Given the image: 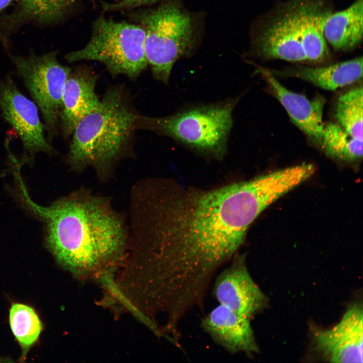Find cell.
<instances>
[{
    "mask_svg": "<svg viewBox=\"0 0 363 363\" xmlns=\"http://www.w3.org/2000/svg\"><path fill=\"white\" fill-rule=\"evenodd\" d=\"M216 277L213 292L219 304L250 320L266 306V297L251 277L246 259L236 254Z\"/></svg>",
    "mask_w": 363,
    "mask_h": 363,
    "instance_id": "cell-10",
    "label": "cell"
},
{
    "mask_svg": "<svg viewBox=\"0 0 363 363\" xmlns=\"http://www.w3.org/2000/svg\"><path fill=\"white\" fill-rule=\"evenodd\" d=\"M97 75L89 67L72 70L64 89L59 123L65 138L70 137L78 124L100 105L95 92Z\"/></svg>",
    "mask_w": 363,
    "mask_h": 363,
    "instance_id": "cell-12",
    "label": "cell"
},
{
    "mask_svg": "<svg viewBox=\"0 0 363 363\" xmlns=\"http://www.w3.org/2000/svg\"><path fill=\"white\" fill-rule=\"evenodd\" d=\"M9 321L12 331L22 349L24 360L30 347L38 340L42 331L41 322L32 307L19 303L12 304Z\"/></svg>",
    "mask_w": 363,
    "mask_h": 363,
    "instance_id": "cell-19",
    "label": "cell"
},
{
    "mask_svg": "<svg viewBox=\"0 0 363 363\" xmlns=\"http://www.w3.org/2000/svg\"><path fill=\"white\" fill-rule=\"evenodd\" d=\"M363 0H355L346 9L332 13L324 27L326 41L339 51L358 47L362 40Z\"/></svg>",
    "mask_w": 363,
    "mask_h": 363,
    "instance_id": "cell-16",
    "label": "cell"
},
{
    "mask_svg": "<svg viewBox=\"0 0 363 363\" xmlns=\"http://www.w3.org/2000/svg\"><path fill=\"white\" fill-rule=\"evenodd\" d=\"M137 115L125 89L110 87L99 106L75 128L66 158L69 165L76 170L91 166L101 175L108 173L131 149Z\"/></svg>",
    "mask_w": 363,
    "mask_h": 363,
    "instance_id": "cell-3",
    "label": "cell"
},
{
    "mask_svg": "<svg viewBox=\"0 0 363 363\" xmlns=\"http://www.w3.org/2000/svg\"><path fill=\"white\" fill-rule=\"evenodd\" d=\"M0 111L21 141L24 161H32L39 152L52 154L54 150L45 135L38 107L19 89L10 75L0 77Z\"/></svg>",
    "mask_w": 363,
    "mask_h": 363,
    "instance_id": "cell-9",
    "label": "cell"
},
{
    "mask_svg": "<svg viewBox=\"0 0 363 363\" xmlns=\"http://www.w3.org/2000/svg\"><path fill=\"white\" fill-rule=\"evenodd\" d=\"M362 87L357 86L341 94L335 106L337 123L352 137L362 140Z\"/></svg>",
    "mask_w": 363,
    "mask_h": 363,
    "instance_id": "cell-21",
    "label": "cell"
},
{
    "mask_svg": "<svg viewBox=\"0 0 363 363\" xmlns=\"http://www.w3.org/2000/svg\"><path fill=\"white\" fill-rule=\"evenodd\" d=\"M88 1H90V2H91V3H95V0H88Z\"/></svg>",
    "mask_w": 363,
    "mask_h": 363,
    "instance_id": "cell-24",
    "label": "cell"
},
{
    "mask_svg": "<svg viewBox=\"0 0 363 363\" xmlns=\"http://www.w3.org/2000/svg\"><path fill=\"white\" fill-rule=\"evenodd\" d=\"M307 0H288L277 5L259 24L253 38L257 54L264 59L307 61L303 48Z\"/></svg>",
    "mask_w": 363,
    "mask_h": 363,
    "instance_id": "cell-8",
    "label": "cell"
},
{
    "mask_svg": "<svg viewBox=\"0 0 363 363\" xmlns=\"http://www.w3.org/2000/svg\"><path fill=\"white\" fill-rule=\"evenodd\" d=\"M320 145L328 155L344 161H355L362 156V140L352 137L336 123L324 125Z\"/></svg>",
    "mask_w": 363,
    "mask_h": 363,
    "instance_id": "cell-20",
    "label": "cell"
},
{
    "mask_svg": "<svg viewBox=\"0 0 363 363\" xmlns=\"http://www.w3.org/2000/svg\"><path fill=\"white\" fill-rule=\"evenodd\" d=\"M200 326L214 342L231 354L259 351L250 320L219 304L201 320Z\"/></svg>",
    "mask_w": 363,
    "mask_h": 363,
    "instance_id": "cell-13",
    "label": "cell"
},
{
    "mask_svg": "<svg viewBox=\"0 0 363 363\" xmlns=\"http://www.w3.org/2000/svg\"><path fill=\"white\" fill-rule=\"evenodd\" d=\"M159 0H120L114 3L102 2L104 12L130 10L154 4Z\"/></svg>",
    "mask_w": 363,
    "mask_h": 363,
    "instance_id": "cell-22",
    "label": "cell"
},
{
    "mask_svg": "<svg viewBox=\"0 0 363 363\" xmlns=\"http://www.w3.org/2000/svg\"><path fill=\"white\" fill-rule=\"evenodd\" d=\"M22 204L46 224L45 244L57 262L72 272H87L118 260L127 244L121 218L104 198L77 191L48 207L17 184Z\"/></svg>",
    "mask_w": 363,
    "mask_h": 363,
    "instance_id": "cell-2",
    "label": "cell"
},
{
    "mask_svg": "<svg viewBox=\"0 0 363 363\" xmlns=\"http://www.w3.org/2000/svg\"><path fill=\"white\" fill-rule=\"evenodd\" d=\"M279 72L275 74L297 78L326 90H336L362 78V57L320 67L296 66Z\"/></svg>",
    "mask_w": 363,
    "mask_h": 363,
    "instance_id": "cell-15",
    "label": "cell"
},
{
    "mask_svg": "<svg viewBox=\"0 0 363 363\" xmlns=\"http://www.w3.org/2000/svg\"><path fill=\"white\" fill-rule=\"evenodd\" d=\"M326 0H307L304 17L303 48L307 61L321 62L329 55L324 37L326 22L332 13Z\"/></svg>",
    "mask_w": 363,
    "mask_h": 363,
    "instance_id": "cell-17",
    "label": "cell"
},
{
    "mask_svg": "<svg viewBox=\"0 0 363 363\" xmlns=\"http://www.w3.org/2000/svg\"><path fill=\"white\" fill-rule=\"evenodd\" d=\"M145 32L139 24L116 21L100 15L93 22L91 37L82 49L69 52V63L88 60L104 65L115 77L137 79L147 69Z\"/></svg>",
    "mask_w": 363,
    "mask_h": 363,
    "instance_id": "cell-6",
    "label": "cell"
},
{
    "mask_svg": "<svg viewBox=\"0 0 363 363\" xmlns=\"http://www.w3.org/2000/svg\"><path fill=\"white\" fill-rule=\"evenodd\" d=\"M239 98L189 106L168 116L138 114L136 127L170 138L198 153L221 159L232 127V112Z\"/></svg>",
    "mask_w": 363,
    "mask_h": 363,
    "instance_id": "cell-4",
    "label": "cell"
},
{
    "mask_svg": "<svg viewBox=\"0 0 363 363\" xmlns=\"http://www.w3.org/2000/svg\"><path fill=\"white\" fill-rule=\"evenodd\" d=\"M280 196L268 174L210 190L165 180L138 184L131 197L132 244L144 253L159 296L174 309L203 306L215 273Z\"/></svg>",
    "mask_w": 363,
    "mask_h": 363,
    "instance_id": "cell-1",
    "label": "cell"
},
{
    "mask_svg": "<svg viewBox=\"0 0 363 363\" xmlns=\"http://www.w3.org/2000/svg\"><path fill=\"white\" fill-rule=\"evenodd\" d=\"M75 2V0H17L11 20L14 25L30 22L52 24L64 18Z\"/></svg>",
    "mask_w": 363,
    "mask_h": 363,
    "instance_id": "cell-18",
    "label": "cell"
},
{
    "mask_svg": "<svg viewBox=\"0 0 363 363\" xmlns=\"http://www.w3.org/2000/svg\"><path fill=\"white\" fill-rule=\"evenodd\" d=\"M17 1V0H0V16L7 8Z\"/></svg>",
    "mask_w": 363,
    "mask_h": 363,
    "instance_id": "cell-23",
    "label": "cell"
},
{
    "mask_svg": "<svg viewBox=\"0 0 363 363\" xmlns=\"http://www.w3.org/2000/svg\"><path fill=\"white\" fill-rule=\"evenodd\" d=\"M145 32V52L153 78L164 84L175 63L191 50L194 26L190 15L177 5L167 2L131 15Z\"/></svg>",
    "mask_w": 363,
    "mask_h": 363,
    "instance_id": "cell-5",
    "label": "cell"
},
{
    "mask_svg": "<svg viewBox=\"0 0 363 363\" xmlns=\"http://www.w3.org/2000/svg\"><path fill=\"white\" fill-rule=\"evenodd\" d=\"M257 71L268 83L294 124L311 140L320 144L324 126V99L317 97L310 100L303 95L289 90L270 71L258 67Z\"/></svg>",
    "mask_w": 363,
    "mask_h": 363,
    "instance_id": "cell-14",
    "label": "cell"
},
{
    "mask_svg": "<svg viewBox=\"0 0 363 363\" xmlns=\"http://www.w3.org/2000/svg\"><path fill=\"white\" fill-rule=\"evenodd\" d=\"M362 307L351 305L333 327L313 331L316 350L330 362H362Z\"/></svg>",
    "mask_w": 363,
    "mask_h": 363,
    "instance_id": "cell-11",
    "label": "cell"
},
{
    "mask_svg": "<svg viewBox=\"0 0 363 363\" xmlns=\"http://www.w3.org/2000/svg\"><path fill=\"white\" fill-rule=\"evenodd\" d=\"M10 58L39 109L47 136L52 140L57 132L64 89L72 68L59 62L56 51L11 55Z\"/></svg>",
    "mask_w": 363,
    "mask_h": 363,
    "instance_id": "cell-7",
    "label": "cell"
}]
</instances>
